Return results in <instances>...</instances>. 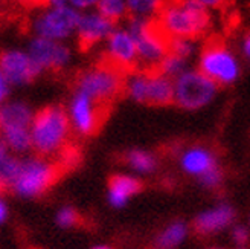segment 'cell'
I'll use <instances>...</instances> for the list:
<instances>
[{"label": "cell", "instance_id": "1", "mask_svg": "<svg viewBox=\"0 0 250 249\" xmlns=\"http://www.w3.org/2000/svg\"><path fill=\"white\" fill-rule=\"evenodd\" d=\"M156 20L171 39L194 40L210 24L209 11L197 0H168Z\"/></svg>", "mask_w": 250, "mask_h": 249}, {"label": "cell", "instance_id": "2", "mask_svg": "<svg viewBox=\"0 0 250 249\" xmlns=\"http://www.w3.org/2000/svg\"><path fill=\"white\" fill-rule=\"evenodd\" d=\"M127 31L136 42L139 66H142L145 72L157 70L164 58L169 54L171 37L162 29L157 20L133 16L128 17Z\"/></svg>", "mask_w": 250, "mask_h": 249}, {"label": "cell", "instance_id": "3", "mask_svg": "<svg viewBox=\"0 0 250 249\" xmlns=\"http://www.w3.org/2000/svg\"><path fill=\"white\" fill-rule=\"evenodd\" d=\"M69 133V118L60 107H46L32 121V147L42 155H51L62 147Z\"/></svg>", "mask_w": 250, "mask_h": 249}, {"label": "cell", "instance_id": "4", "mask_svg": "<svg viewBox=\"0 0 250 249\" xmlns=\"http://www.w3.org/2000/svg\"><path fill=\"white\" fill-rule=\"evenodd\" d=\"M124 87H127L125 72L107 61L84 72L78 80V91L89 95L99 104L115 99L124 91Z\"/></svg>", "mask_w": 250, "mask_h": 249}, {"label": "cell", "instance_id": "5", "mask_svg": "<svg viewBox=\"0 0 250 249\" xmlns=\"http://www.w3.org/2000/svg\"><path fill=\"white\" fill-rule=\"evenodd\" d=\"M125 91L137 103L167 106L174 101V81L160 72L141 70L127 80Z\"/></svg>", "mask_w": 250, "mask_h": 249}, {"label": "cell", "instance_id": "6", "mask_svg": "<svg viewBox=\"0 0 250 249\" xmlns=\"http://www.w3.org/2000/svg\"><path fill=\"white\" fill-rule=\"evenodd\" d=\"M81 16V12L70 5L61 8H46L32 20V29L35 37L61 42L78 31Z\"/></svg>", "mask_w": 250, "mask_h": 249}, {"label": "cell", "instance_id": "7", "mask_svg": "<svg viewBox=\"0 0 250 249\" xmlns=\"http://www.w3.org/2000/svg\"><path fill=\"white\" fill-rule=\"evenodd\" d=\"M217 86L202 70H186L174 80V101L183 109H200L212 101Z\"/></svg>", "mask_w": 250, "mask_h": 249}, {"label": "cell", "instance_id": "8", "mask_svg": "<svg viewBox=\"0 0 250 249\" xmlns=\"http://www.w3.org/2000/svg\"><path fill=\"white\" fill-rule=\"evenodd\" d=\"M200 70L217 84H230L238 78L240 66L220 40H210L200 57Z\"/></svg>", "mask_w": 250, "mask_h": 249}, {"label": "cell", "instance_id": "9", "mask_svg": "<svg viewBox=\"0 0 250 249\" xmlns=\"http://www.w3.org/2000/svg\"><path fill=\"white\" fill-rule=\"evenodd\" d=\"M57 174V167L44 159L21 160L19 176L11 190L21 197L39 196L54 183Z\"/></svg>", "mask_w": 250, "mask_h": 249}, {"label": "cell", "instance_id": "10", "mask_svg": "<svg viewBox=\"0 0 250 249\" xmlns=\"http://www.w3.org/2000/svg\"><path fill=\"white\" fill-rule=\"evenodd\" d=\"M43 69L35 63L28 52L6 51L0 58V75L5 77L11 84L23 86L31 83Z\"/></svg>", "mask_w": 250, "mask_h": 249}, {"label": "cell", "instance_id": "11", "mask_svg": "<svg viewBox=\"0 0 250 249\" xmlns=\"http://www.w3.org/2000/svg\"><path fill=\"white\" fill-rule=\"evenodd\" d=\"M105 61L125 73L139 66L136 42L127 29H115L108 37Z\"/></svg>", "mask_w": 250, "mask_h": 249}, {"label": "cell", "instance_id": "12", "mask_svg": "<svg viewBox=\"0 0 250 249\" xmlns=\"http://www.w3.org/2000/svg\"><path fill=\"white\" fill-rule=\"evenodd\" d=\"M28 54L42 69H60L66 66L70 60L67 46L43 37H34L29 43Z\"/></svg>", "mask_w": 250, "mask_h": 249}, {"label": "cell", "instance_id": "13", "mask_svg": "<svg viewBox=\"0 0 250 249\" xmlns=\"http://www.w3.org/2000/svg\"><path fill=\"white\" fill-rule=\"evenodd\" d=\"M70 119L78 132L90 135L96 130L101 119V104L84 92L77 91L70 103Z\"/></svg>", "mask_w": 250, "mask_h": 249}, {"label": "cell", "instance_id": "14", "mask_svg": "<svg viewBox=\"0 0 250 249\" xmlns=\"http://www.w3.org/2000/svg\"><path fill=\"white\" fill-rule=\"evenodd\" d=\"M115 23L105 19L98 11L85 12L81 16V22L78 24V40L81 47H90L98 42L108 40V37L115 31Z\"/></svg>", "mask_w": 250, "mask_h": 249}, {"label": "cell", "instance_id": "15", "mask_svg": "<svg viewBox=\"0 0 250 249\" xmlns=\"http://www.w3.org/2000/svg\"><path fill=\"white\" fill-rule=\"evenodd\" d=\"M233 220V209L228 205L208 209L195 219V228L200 232H215L226 228Z\"/></svg>", "mask_w": 250, "mask_h": 249}, {"label": "cell", "instance_id": "16", "mask_svg": "<svg viewBox=\"0 0 250 249\" xmlns=\"http://www.w3.org/2000/svg\"><path fill=\"white\" fill-rule=\"evenodd\" d=\"M141 190V182L130 178V176H124V174H118L113 176L110 181V191H108V201L113 206H124L133 196Z\"/></svg>", "mask_w": 250, "mask_h": 249}, {"label": "cell", "instance_id": "17", "mask_svg": "<svg viewBox=\"0 0 250 249\" xmlns=\"http://www.w3.org/2000/svg\"><path fill=\"white\" fill-rule=\"evenodd\" d=\"M32 112L23 103H8L0 110L2 129L8 127H29L32 126Z\"/></svg>", "mask_w": 250, "mask_h": 249}, {"label": "cell", "instance_id": "18", "mask_svg": "<svg viewBox=\"0 0 250 249\" xmlns=\"http://www.w3.org/2000/svg\"><path fill=\"white\" fill-rule=\"evenodd\" d=\"M182 167L185 171L203 176L206 171L215 167V160L208 150L205 148H191L182 158Z\"/></svg>", "mask_w": 250, "mask_h": 249}, {"label": "cell", "instance_id": "19", "mask_svg": "<svg viewBox=\"0 0 250 249\" xmlns=\"http://www.w3.org/2000/svg\"><path fill=\"white\" fill-rule=\"evenodd\" d=\"M168 0H127L128 12L133 17L156 20Z\"/></svg>", "mask_w": 250, "mask_h": 249}, {"label": "cell", "instance_id": "20", "mask_svg": "<svg viewBox=\"0 0 250 249\" xmlns=\"http://www.w3.org/2000/svg\"><path fill=\"white\" fill-rule=\"evenodd\" d=\"M5 144L14 152H26L32 147V135L28 127H8L3 129Z\"/></svg>", "mask_w": 250, "mask_h": 249}, {"label": "cell", "instance_id": "21", "mask_svg": "<svg viewBox=\"0 0 250 249\" xmlns=\"http://www.w3.org/2000/svg\"><path fill=\"white\" fill-rule=\"evenodd\" d=\"M21 167V160L11 158L6 155L5 147L2 144V156H0V182H2V186L6 190H11L12 185H14L19 171Z\"/></svg>", "mask_w": 250, "mask_h": 249}, {"label": "cell", "instance_id": "22", "mask_svg": "<svg viewBox=\"0 0 250 249\" xmlns=\"http://www.w3.org/2000/svg\"><path fill=\"white\" fill-rule=\"evenodd\" d=\"M96 11L113 23L130 17L127 0H99Z\"/></svg>", "mask_w": 250, "mask_h": 249}, {"label": "cell", "instance_id": "23", "mask_svg": "<svg viewBox=\"0 0 250 249\" xmlns=\"http://www.w3.org/2000/svg\"><path fill=\"white\" fill-rule=\"evenodd\" d=\"M186 225L182 222H174L171 225L162 232L157 240H156V246L157 249H171L174 246H177L185 237H186Z\"/></svg>", "mask_w": 250, "mask_h": 249}, {"label": "cell", "instance_id": "24", "mask_svg": "<svg viewBox=\"0 0 250 249\" xmlns=\"http://www.w3.org/2000/svg\"><path fill=\"white\" fill-rule=\"evenodd\" d=\"M185 66H186V61L185 58L182 57H177V55H174V54H168L164 61L160 63L157 72H160L162 75H165L168 78H177L180 77L185 70Z\"/></svg>", "mask_w": 250, "mask_h": 249}, {"label": "cell", "instance_id": "25", "mask_svg": "<svg viewBox=\"0 0 250 249\" xmlns=\"http://www.w3.org/2000/svg\"><path fill=\"white\" fill-rule=\"evenodd\" d=\"M127 160L131 168L139 173H146L154 168V158L142 150H133L128 153Z\"/></svg>", "mask_w": 250, "mask_h": 249}, {"label": "cell", "instance_id": "26", "mask_svg": "<svg viewBox=\"0 0 250 249\" xmlns=\"http://www.w3.org/2000/svg\"><path fill=\"white\" fill-rule=\"evenodd\" d=\"M194 42L191 39H171L169 40V54H174L182 58H188L194 52Z\"/></svg>", "mask_w": 250, "mask_h": 249}, {"label": "cell", "instance_id": "27", "mask_svg": "<svg viewBox=\"0 0 250 249\" xmlns=\"http://www.w3.org/2000/svg\"><path fill=\"white\" fill-rule=\"evenodd\" d=\"M78 220V216H77V211L73 208H61L57 214V223L61 226V228H69L72 226L75 222Z\"/></svg>", "mask_w": 250, "mask_h": 249}, {"label": "cell", "instance_id": "28", "mask_svg": "<svg viewBox=\"0 0 250 249\" xmlns=\"http://www.w3.org/2000/svg\"><path fill=\"white\" fill-rule=\"evenodd\" d=\"M200 181H202V183L205 186H209V188H214V186H217L221 181V171L214 167L210 168L209 171H206L203 176H200Z\"/></svg>", "mask_w": 250, "mask_h": 249}, {"label": "cell", "instance_id": "29", "mask_svg": "<svg viewBox=\"0 0 250 249\" xmlns=\"http://www.w3.org/2000/svg\"><path fill=\"white\" fill-rule=\"evenodd\" d=\"M99 0H69V5L78 11L89 9L92 6H98Z\"/></svg>", "mask_w": 250, "mask_h": 249}, {"label": "cell", "instance_id": "30", "mask_svg": "<svg viewBox=\"0 0 250 249\" xmlns=\"http://www.w3.org/2000/svg\"><path fill=\"white\" fill-rule=\"evenodd\" d=\"M197 2L209 11V9H220V8H223L224 5L229 2V0H197Z\"/></svg>", "mask_w": 250, "mask_h": 249}, {"label": "cell", "instance_id": "31", "mask_svg": "<svg viewBox=\"0 0 250 249\" xmlns=\"http://www.w3.org/2000/svg\"><path fill=\"white\" fill-rule=\"evenodd\" d=\"M233 239L238 243H244L249 239V232L244 226H236L233 229Z\"/></svg>", "mask_w": 250, "mask_h": 249}, {"label": "cell", "instance_id": "32", "mask_svg": "<svg viewBox=\"0 0 250 249\" xmlns=\"http://www.w3.org/2000/svg\"><path fill=\"white\" fill-rule=\"evenodd\" d=\"M16 2L24 8H35V6H46V0H16Z\"/></svg>", "mask_w": 250, "mask_h": 249}, {"label": "cell", "instance_id": "33", "mask_svg": "<svg viewBox=\"0 0 250 249\" xmlns=\"http://www.w3.org/2000/svg\"><path fill=\"white\" fill-rule=\"evenodd\" d=\"M9 87H11V83L5 77L0 75V98L2 99H5L9 95Z\"/></svg>", "mask_w": 250, "mask_h": 249}, {"label": "cell", "instance_id": "34", "mask_svg": "<svg viewBox=\"0 0 250 249\" xmlns=\"http://www.w3.org/2000/svg\"><path fill=\"white\" fill-rule=\"evenodd\" d=\"M243 49H244V54H246V57H249V58H250V31L247 32L246 39H244Z\"/></svg>", "mask_w": 250, "mask_h": 249}, {"label": "cell", "instance_id": "35", "mask_svg": "<svg viewBox=\"0 0 250 249\" xmlns=\"http://www.w3.org/2000/svg\"><path fill=\"white\" fill-rule=\"evenodd\" d=\"M6 217H8V208H6L5 202H0V220L5 222Z\"/></svg>", "mask_w": 250, "mask_h": 249}, {"label": "cell", "instance_id": "36", "mask_svg": "<svg viewBox=\"0 0 250 249\" xmlns=\"http://www.w3.org/2000/svg\"><path fill=\"white\" fill-rule=\"evenodd\" d=\"M93 249H110L108 246H96V248H93Z\"/></svg>", "mask_w": 250, "mask_h": 249}]
</instances>
